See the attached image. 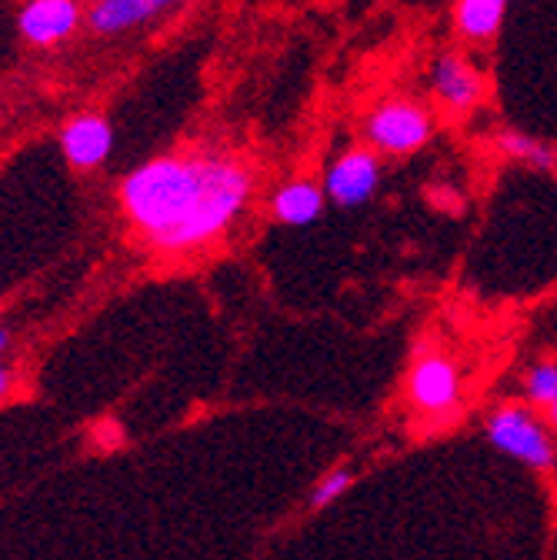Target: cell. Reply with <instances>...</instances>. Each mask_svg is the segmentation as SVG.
I'll return each instance as SVG.
<instances>
[{
	"label": "cell",
	"instance_id": "6da1fadb",
	"mask_svg": "<svg viewBox=\"0 0 557 560\" xmlns=\"http://www.w3.org/2000/svg\"><path fill=\"white\" fill-rule=\"evenodd\" d=\"M254 171L221 151L161 154L120 180V210L161 254H194L218 244L251 207Z\"/></svg>",
	"mask_w": 557,
	"mask_h": 560
},
{
	"label": "cell",
	"instance_id": "7a4b0ae2",
	"mask_svg": "<svg viewBox=\"0 0 557 560\" xmlns=\"http://www.w3.org/2000/svg\"><path fill=\"white\" fill-rule=\"evenodd\" d=\"M434 110L414 97L378 101L361 124V137L381 158H410L434 140Z\"/></svg>",
	"mask_w": 557,
	"mask_h": 560
},
{
	"label": "cell",
	"instance_id": "3957f363",
	"mask_svg": "<svg viewBox=\"0 0 557 560\" xmlns=\"http://www.w3.org/2000/svg\"><path fill=\"white\" fill-rule=\"evenodd\" d=\"M487 441H491L501 454L514 457L518 464L531 470H550L557 460L554 431L547 420L534 413L527 404H501L487 413Z\"/></svg>",
	"mask_w": 557,
	"mask_h": 560
},
{
	"label": "cell",
	"instance_id": "277c9868",
	"mask_svg": "<svg viewBox=\"0 0 557 560\" xmlns=\"http://www.w3.org/2000/svg\"><path fill=\"white\" fill-rule=\"evenodd\" d=\"M407 404L425 420H448L461 407L464 374L444 350H421L407 371Z\"/></svg>",
	"mask_w": 557,
	"mask_h": 560
},
{
	"label": "cell",
	"instance_id": "5b68a950",
	"mask_svg": "<svg viewBox=\"0 0 557 560\" xmlns=\"http://www.w3.org/2000/svg\"><path fill=\"white\" fill-rule=\"evenodd\" d=\"M384 180V158L368 144L340 151L324 171V194L340 210H358L371 203Z\"/></svg>",
	"mask_w": 557,
	"mask_h": 560
},
{
	"label": "cell",
	"instance_id": "8992f818",
	"mask_svg": "<svg viewBox=\"0 0 557 560\" xmlns=\"http://www.w3.org/2000/svg\"><path fill=\"white\" fill-rule=\"evenodd\" d=\"M428 91L444 114L467 117L484 104L487 78L471 57L448 50V54H438L434 63L428 67Z\"/></svg>",
	"mask_w": 557,
	"mask_h": 560
},
{
	"label": "cell",
	"instance_id": "52a82bcc",
	"mask_svg": "<svg viewBox=\"0 0 557 560\" xmlns=\"http://www.w3.org/2000/svg\"><path fill=\"white\" fill-rule=\"evenodd\" d=\"M81 21H88L81 0H27L18 14V31L34 47H54L74 37Z\"/></svg>",
	"mask_w": 557,
	"mask_h": 560
},
{
	"label": "cell",
	"instance_id": "ba28073f",
	"mask_svg": "<svg viewBox=\"0 0 557 560\" xmlns=\"http://www.w3.org/2000/svg\"><path fill=\"white\" fill-rule=\"evenodd\" d=\"M60 151L74 171H94L114 154V127L101 114H78L60 130Z\"/></svg>",
	"mask_w": 557,
	"mask_h": 560
},
{
	"label": "cell",
	"instance_id": "9c48e42d",
	"mask_svg": "<svg viewBox=\"0 0 557 560\" xmlns=\"http://www.w3.org/2000/svg\"><path fill=\"white\" fill-rule=\"evenodd\" d=\"M327 203L330 200L324 194V184L311 177H291L270 190L267 210H270V221L281 228H311L324 218Z\"/></svg>",
	"mask_w": 557,
	"mask_h": 560
},
{
	"label": "cell",
	"instance_id": "30bf717a",
	"mask_svg": "<svg viewBox=\"0 0 557 560\" xmlns=\"http://www.w3.org/2000/svg\"><path fill=\"white\" fill-rule=\"evenodd\" d=\"M184 4L187 0H94L88 8V27L97 37H117Z\"/></svg>",
	"mask_w": 557,
	"mask_h": 560
},
{
	"label": "cell",
	"instance_id": "8fae6325",
	"mask_svg": "<svg viewBox=\"0 0 557 560\" xmlns=\"http://www.w3.org/2000/svg\"><path fill=\"white\" fill-rule=\"evenodd\" d=\"M508 18V0H454V27L467 44H491Z\"/></svg>",
	"mask_w": 557,
	"mask_h": 560
},
{
	"label": "cell",
	"instance_id": "7c38bea8",
	"mask_svg": "<svg viewBox=\"0 0 557 560\" xmlns=\"http://www.w3.org/2000/svg\"><path fill=\"white\" fill-rule=\"evenodd\" d=\"M495 144L511 164H521L531 171H557V151L518 127H501L495 133Z\"/></svg>",
	"mask_w": 557,
	"mask_h": 560
},
{
	"label": "cell",
	"instance_id": "4fadbf2b",
	"mask_svg": "<svg viewBox=\"0 0 557 560\" xmlns=\"http://www.w3.org/2000/svg\"><path fill=\"white\" fill-rule=\"evenodd\" d=\"M524 400L537 410H544L550 400H557V361H537L527 368L524 381Z\"/></svg>",
	"mask_w": 557,
	"mask_h": 560
},
{
	"label": "cell",
	"instance_id": "5bb4252c",
	"mask_svg": "<svg viewBox=\"0 0 557 560\" xmlns=\"http://www.w3.org/2000/svg\"><path fill=\"white\" fill-rule=\"evenodd\" d=\"M351 483H355V470H351V467H337V470L324 474V477L317 480V487L311 490V508H327V504H334L337 498L347 494V487H351Z\"/></svg>",
	"mask_w": 557,
	"mask_h": 560
},
{
	"label": "cell",
	"instance_id": "9a60e30c",
	"mask_svg": "<svg viewBox=\"0 0 557 560\" xmlns=\"http://www.w3.org/2000/svg\"><path fill=\"white\" fill-rule=\"evenodd\" d=\"M11 347H14V330H11V324L0 320V358H4Z\"/></svg>",
	"mask_w": 557,
	"mask_h": 560
},
{
	"label": "cell",
	"instance_id": "2e32d148",
	"mask_svg": "<svg viewBox=\"0 0 557 560\" xmlns=\"http://www.w3.org/2000/svg\"><path fill=\"white\" fill-rule=\"evenodd\" d=\"M11 381H14V377H11V368L4 364V358H0V400H4V397L11 394Z\"/></svg>",
	"mask_w": 557,
	"mask_h": 560
},
{
	"label": "cell",
	"instance_id": "e0dca14e",
	"mask_svg": "<svg viewBox=\"0 0 557 560\" xmlns=\"http://www.w3.org/2000/svg\"><path fill=\"white\" fill-rule=\"evenodd\" d=\"M544 420H547V428H550L554 438H557V400H550V404L544 407Z\"/></svg>",
	"mask_w": 557,
	"mask_h": 560
},
{
	"label": "cell",
	"instance_id": "ac0fdd59",
	"mask_svg": "<svg viewBox=\"0 0 557 560\" xmlns=\"http://www.w3.org/2000/svg\"><path fill=\"white\" fill-rule=\"evenodd\" d=\"M554 174H557V171H554Z\"/></svg>",
	"mask_w": 557,
	"mask_h": 560
}]
</instances>
